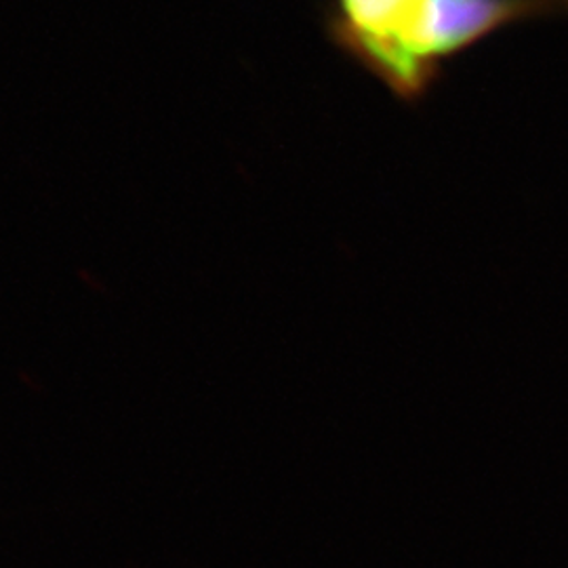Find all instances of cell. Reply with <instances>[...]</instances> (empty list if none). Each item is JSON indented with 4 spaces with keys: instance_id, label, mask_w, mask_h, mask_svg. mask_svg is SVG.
<instances>
[{
    "instance_id": "cell-1",
    "label": "cell",
    "mask_w": 568,
    "mask_h": 568,
    "mask_svg": "<svg viewBox=\"0 0 568 568\" xmlns=\"http://www.w3.org/2000/svg\"><path fill=\"white\" fill-rule=\"evenodd\" d=\"M568 16V0H422L403 39L405 102L426 98L445 63L499 30Z\"/></svg>"
},
{
    "instance_id": "cell-2",
    "label": "cell",
    "mask_w": 568,
    "mask_h": 568,
    "mask_svg": "<svg viewBox=\"0 0 568 568\" xmlns=\"http://www.w3.org/2000/svg\"><path fill=\"white\" fill-rule=\"evenodd\" d=\"M422 0H328L325 28L345 58L405 100L403 39Z\"/></svg>"
}]
</instances>
